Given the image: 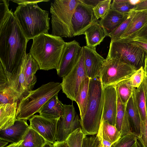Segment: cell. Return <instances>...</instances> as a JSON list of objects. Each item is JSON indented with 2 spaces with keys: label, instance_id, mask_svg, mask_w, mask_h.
Masks as SVG:
<instances>
[{
  "label": "cell",
  "instance_id": "40",
  "mask_svg": "<svg viewBox=\"0 0 147 147\" xmlns=\"http://www.w3.org/2000/svg\"><path fill=\"white\" fill-rule=\"evenodd\" d=\"M134 39H139L147 41V22L129 40L126 42H129Z\"/></svg>",
  "mask_w": 147,
  "mask_h": 147
},
{
  "label": "cell",
  "instance_id": "51",
  "mask_svg": "<svg viewBox=\"0 0 147 147\" xmlns=\"http://www.w3.org/2000/svg\"><path fill=\"white\" fill-rule=\"evenodd\" d=\"M9 142L0 139V147H5Z\"/></svg>",
  "mask_w": 147,
  "mask_h": 147
},
{
  "label": "cell",
  "instance_id": "10",
  "mask_svg": "<svg viewBox=\"0 0 147 147\" xmlns=\"http://www.w3.org/2000/svg\"><path fill=\"white\" fill-rule=\"evenodd\" d=\"M78 128H81L80 119L73 105H63L62 115L57 123L56 141H65L70 134Z\"/></svg>",
  "mask_w": 147,
  "mask_h": 147
},
{
  "label": "cell",
  "instance_id": "2",
  "mask_svg": "<svg viewBox=\"0 0 147 147\" xmlns=\"http://www.w3.org/2000/svg\"><path fill=\"white\" fill-rule=\"evenodd\" d=\"M32 40L29 53L40 69L58 70L66 42L62 37L49 33L42 34Z\"/></svg>",
  "mask_w": 147,
  "mask_h": 147
},
{
  "label": "cell",
  "instance_id": "14",
  "mask_svg": "<svg viewBox=\"0 0 147 147\" xmlns=\"http://www.w3.org/2000/svg\"><path fill=\"white\" fill-rule=\"evenodd\" d=\"M0 83L13 89L23 98L29 93L26 88L22 65L16 72L11 74L6 71L0 63Z\"/></svg>",
  "mask_w": 147,
  "mask_h": 147
},
{
  "label": "cell",
  "instance_id": "50",
  "mask_svg": "<svg viewBox=\"0 0 147 147\" xmlns=\"http://www.w3.org/2000/svg\"><path fill=\"white\" fill-rule=\"evenodd\" d=\"M142 83L145 91L147 92V76L145 75Z\"/></svg>",
  "mask_w": 147,
  "mask_h": 147
},
{
  "label": "cell",
  "instance_id": "37",
  "mask_svg": "<svg viewBox=\"0 0 147 147\" xmlns=\"http://www.w3.org/2000/svg\"><path fill=\"white\" fill-rule=\"evenodd\" d=\"M144 74L143 67H142L137 70L131 76L127 79L128 84L132 86L137 88L142 83Z\"/></svg>",
  "mask_w": 147,
  "mask_h": 147
},
{
  "label": "cell",
  "instance_id": "31",
  "mask_svg": "<svg viewBox=\"0 0 147 147\" xmlns=\"http://www.w3.org/2000/svg\"><path fill=\"white\" fill-rule=\"evenodd\" d=\"M127 79L121 81L115 86L117 94L122 102L126 105L136 89L128 84Z\"/></svg>",
  "mask_w": 147,
  "mask_h": 147
},
{
  "label": "cell",
  "instance_id": "39",
  "mask_svg": "<svg viewBox=\"0 0 147 147\" xmlns=\"http://www.w3.org/2000/svg\"><path fill=\"white\" fill-rule=\"evenodd\" d=\"M143 147H147V117L144 121L141 123L140 136L138 138Z\"/></svg>",
  "mask_w": 147,
  "mask_h": 147
},
{
  "label": "cell",
  "instance_id": "11",
  "mask_svg": "<svg viewBox=\"0 0 147 147\" xmlns=\"http://www.w3.org/2000/svg\"><path fill=\"white\" fill-rule=\"evenodd\" d=\"M79 0L71 19L73 36L83 34L85 31L97 19L94 13L93 8Z\"/></svg>",
  "mask_w": 147,
  "mask_h": 147
},
{
  "label": "cell",
  "instance_id": "53",
  "mask_svg": "<svg viewBox=\"0 0 147 147\" xmlns=\"http://www.w3.org/2000/svg\"><path fill=\"white\" fill-rule=\"evenodd\" d=\"M145 96H146V115L147 117V92H146L145 90Z\"/></svg>",
  "mask_w": 147,
  "mask_h": 147
},
{
  "label": "cell",
  "instance_id": "21",
  "mask_svg": "<svg viewBox=\"0 0 147 147\" xmlns=\"http://www.w3.org/2000/svg\"><path fill=\"white\" fill-rule=\"evenodd\" d=\"M127 28L117 40L126 42L147 22V10L135 11Z\"/></svg>",
  "mask_w": 147,
  "mask_h": 147
},
{
  "label": "cell",
  "instance_id": "33",
  "mask_svg": "<svg viewBox=\"0 0 147 147\" xmlns=\"http://www.w3.org/2000/svg\"><path fill=\"white\" fill-rule=\"evenodd\" d=\"M134 10L132 9L125 20L109 35L111 40L119 39L127 28L134 15Z\"/></svg>",
  "mask_w": 147,
  "mask_h": 147
},
{
  "label": "cell",
  "instance_id": "29",
  "mask_svg": "<svg viewBox=\"0 0 147 147\" xmlns=\"http://www.w3.org/2000/svg\"><path fill=\"white\" fill-rule=\"evenodd\" d=\"M133 96L134 104L139 113L141 120L144 121L146 119V115L145 92L142 83L136 89Z\"/></svg>",
  "mask_w": 147,
  "mask_h": 147
},
{
  "label": "cell",
  "instance_id": "3",
  "mask_svg": "<svg viewBox=\"0 0 147 147\" xmlns=\"http://www.w3.org/2000/svg\"><path fill=\"white\" fill-rule=\"evenodd\" d=\"M21 28L29 40L49 29V12L40 7L37 3L19 5L13 13Z\"/></svg>",
  "mask_w": 147,
  "mask_h": 147
},
{
  "label": "cell",
  "instance_id": "20",
  "mask_svg": "<svg viewBox=\"0 0 147 147\" xmlns=\"http://www.w3.org/2000/svg\"><path fill=\"white\" fill-rule=\"evenodd\" d=\"M58 94L52 97L41 108L39 115L47 119H58L62 114L63 104L58 98Z\"/></svg>",
  "mask_w": 147,
  "mask_h": 147
},
{
  "label": "cell",
  "instance_id": "28",
  "mask_svg": "<svg viewBox=\"0 0 147 147\" xmlns=\"http://www.w3.org/2000/svg\"><path fill=\"white\" fill-rule=\"evenodd\" d=\"M19 147H42L46 141L34 130L29 127Z\"/></svg>",
  "mask_w": 147,
  "mask_h": 147
},
{
  "label": "cell",
  "instance_id": "6",
  "mask_svg": "<svg viewBox=\"0 0 147 147\" xmlns=\"http://www.w3.org/2000/svg\"><path fill=\"white\" fill-rule=\"evenodd\" d=\"M79 0H55L51 3V34L65 38L73 37L71 21Z\"/></svg>",
  "mask_w": 147,
  "mask_h": 147
},
{
  "label": "cell",
  "instance_id": "27",
  "mask_svg": "<svg viewBox=\"0 0 147 147\" xmlns=\"http://www.w3.org/2000/svg\"><path fill=\"white\" fill-rule=\"evenodd\" d=\"M90 79L87 76L83 80L75 101L79 109L80 119L84 115L88 102Z\"/></svg>",
  "mask_w": 147,
  "mask_h": 147
},
{
  "label": "cell",
  "instance_id": "49",
  "mask_svg": "<svg viewBox=\"0 0 147 147\" xmlns=\"http://www.w3.org/2000/svg\"><path fill=\"white\" fill-rule=\"evenodd\" d=\"M142 0H128L129 4L131 5L135 6L141 2Z\"/></svg>",
  "mask_w": 147,
  "mask_h": 147
},
{
  "label": "cell",
  "instance_id": "9",
  "mask_svg": "<svg viewBox=\"0 0 147 147\" xmlns=\"http://www.w3.org/2000/svg\"><path fill=\"white\" fill-rule=\"evenodd\" d=\"M82 48L78 62L71 71L62 78L61 83L63 92L72 101H75L81 84L87 76L84 66L82 47Z\"/></svg>",
  "mask_w": 147,
  "mask_h": 147
},
{
  "label": "cell",
  "instance_id": "15",
  "mask_svg": "<svg viewBox=\"0 0 147 147\" xmlns=\"http://www.w3.org/2000/svg\"><path fill=\"white\" fill-rule=\"evenodd\" d=\"M104 101L101 121L115 126L117 94L115 86L104 88Z\"/></svg>",
  "mask_w": 147,
  "mask_h": 147
},
{
  "label": "cell",
  "instance_id": "35",
  "mask_svg": "<svg viewBox=\"0 0 147 147\" xmlns=\"http://www.w3.org/2000/svg\"><path fill=\"white\" fill-rule=\"evenodd\" d=\"M134 7L129 4L128 0H114L110 9L123 14H128Z\"/></svg>",
  "mask_w": 147,
  "mask_h": 147
},
{
  "label": "cell",
  "instance_id": "1",
  "mask_svg": "<svg viewBox=\"0 0 147 147\" xmlns=\"http://www.w3.org/2000/svg\"><path fill=\"white\" fill-rule=\"evenodd\" d=\"M9 5L0 13V61L6 71L16 72L21 66L26 54L29 41L15 18Z\"/></svg>",
  "mask_w": 147,
  "mask_h": 147
},
{
  "label": "cell",
  "instance_id": "48",
  "mask_svg": "<svg viewBox=\"0 0 147 147\" xmlns=\"http://www.w3.org/2000/svg\"><path fill=\"white\" fill-rule=\"evenodd\" d=\"M143 70L144 75L147 76V55L145 57L144 64L143 67Z\"/></svg>",
  "mask_w": 147,
  "mask_h": 147
},
{
  "label": "cell",
  "instance_id": "30",
  "mask_svg": "<svg viewBox=\"0 0 147 147\" xmlns=\"http://www.w3.org/2000/svg\"><path fill=\"white\" fill-rule=\"evenodd\" d=\"M22 98L21 95L14 90L0 83V104L16 102L18 104Z\"/></svg>",
  "mask_w": 147,
  "mask_h": 147
},
{
  "label": "cell",
  "instance_id": "26",
  "mask_svg": "<svg viewBox=\"0 0 147 147\" xmlns=\"http://www.w3.org/2000/svg\"><path fill=\"white\" fill-rule=\"evenodd\" d=\"M96 135L100 140L103 139L112 144L116 142L121 137V133L115 126L104 121H101Z\"/></svg>",
  "mask_w": 147,
  "mask_h": 147
},
{
  "label": "cell",
  "instance_id": "46",
  "mask_svg": "<svg viewBox=\"0 0 147 147\" xmlns=\"http://www.w3.org/2000/svg\"><path fill=\"white\" fill-rule=\"evenodd\" d=\"M101 142L102 147H111L112 144L109 141L103 139L100 140Z\"/></svg>",
  "mask_w": 147,
  "mask_h": 147
},
{
  "label": "cell",
  "instance_id": "25",
  "mask_svg": "<svg viewBox=\"0 0 147 147\" xmlns=\"http://www.w3.org/2000/svg\"><path fill=\"white\" fill-rule=\"evenodd\" d=\"M126 106L122 102L117 95L115 126L121 133V136L128 134H131L130 130Z\"/></svg>",
  "mask_w": 147,
  "mask_h": 147
},
{
  "label": "cell",
  "instance_id": "12",
  "mask_svg": "<svg viewBox=\"0 0 147 147\" xmlns=\"http://www.w3.org/2000/svg\"><path fill=\"white\" fill-rule=\"evenodd\" d=\"M82 48L75 40L66 42L59 68L57 70L59 77L63 78L71 71L79 59Z\"/></svg>",
  "mask_w": 147,
  "mask_h": 147
},
{
  "label": "cell",
  "instance_id": "13",
  "mask_svg": "<svg viewBox=\"0 0 147 147\" xmlns=\"http://www.w3.org/2000/svg\"><path fill=\"white\" fill-rule=\"evenodd\" d=\"M58 119H50L40 115H34L29 119V126L46 142L53 144L56 141L57 126Z\"/></svg>",
  "mask_w": 147,
  "mask_h": 147
},
{
  "label": "cell",
  "instance_id": "19",
  "mask_svg": "<svg viewBox=\"0 0 147 147\" xmlns=\"http://www.w3.org/2000/svg\"><path fill=\"white\" fill-rule=\"evenodd\" d=\"M86 46L96 47L100 44L104 38L108 36L98 19L95 20L84 32Z\"/></svg>",
  "mask_w": 147,
  "mask_h": 147
},
{
  "label": "cell",
  "instance_id": "17",
  "mask_svg": "<svg viewBox=\"0 0 147 147\" xmlns=\"http://www.w3.org/2000/svg\"><path fill=\"white\" fill-rule=\"evenodd\" d=\"M29 127L26 120L16 119L12 126L0 130V139L11 143L18 142L23 140Z\"/></svg>",
  "mask_w": 147,
  "mask_h": 147
},
{
  "label": "cell",
  "instance_id": "32",
  "mask_svg": "<svg viewBox=\"0 0 147 147\" xmlns=\"http://www.w3.org/2000/svg\"><path fill=\"white\" fill-rule=\"evenodd\" d=\"M111 147H143L138 138L132 134L121 136Z\"/></svg>",
  "mask_w": 147,
  "mask_h": 147
},
{
  "label": "cell",
  "instance_id": "38",
  "mask_svg": "<svg viewBox=\"0 0 147 147\" xmlns=\"http://www.w3.org/2000/svg\"><path fill=\"white\" fill-rule=\"evenodd\" d=\"M82 147H102L101 142L96 135L88 136L83 139Z\"/></svg>",
  "mask_w": 147,
  "mask_h": 147
},
{
  "label": "cell",
  "instance_id": "42",
  "mask_svg": "<svg viewBox=\"0 0 147 147\" xmlns=\"http://www.w3.org/2000/svg\"><path fill=\"white\" fill-rule=\"evenodd\" d=\"M13 2L16 3L19 5L29 4L32 3H38L42 2H48L49 0H11Z\"/></svg>",
  "mask_w": 147,
  "mask_h": 147
},
{
  "label": "cell",
  "instance_id": "4",
  "mask_svg": "<svg viewBox=\"0 0 147 147\" xmlns=\"http://www.w3.org/2000/svg\"><path fill=\"white\" fill-rule=\"evenodd\" d=\"M88 102L80 119L81 129L86 136L97 134L102 119L104 101V88L99 78L90 79Z\"/></svg>",
  "mask_w": 147,
  "mask_h": 147
},
{
  "label": "cell",
  "instance_id": "43",
  "mask_svg": "<svg viewBox=\"0 0 147 147\" xmlns=\"http://www.w3.org/2000/svg\"><path fill=\"white\" fill-rule=\"evenodd\" d=\"M133 9L135 11L147 10V0H142L141 2L134 6Z\"/></svg>",
  "mask_w": 147,
  "mask_h": 147
},
{
  "label": "cell",
  "instance_id": "34",
  "mask_svg": "<svg viewBox=\"0 0 147 147\" xmlns=\"http://www.w3.org/2000/svg\"><path fill=\"white\" fill-rule=\"evenodd\" d=\"M85 136L81 128H78L70 134L65 141L68 147H82Z\"/></svg>",
  "mask_w": 147,
  "mask_h": 147
},
{
  "label": "cell",
  "instance_id": "24",
  "mask_svg": "<svg viewBox=\"0 0 147 147\" xmlns=\"http://www.w3.org/2000/svg\"><path fill=\"white\" fill-rule=\"evenodd\" d=\"M128 14H123L110 9L105 16L101 19L100 23L108 36L125 20Z\"/></svg>",
  "mask_w": 147,
  "mask_h": 147
},
{
  "label": "cell",
  "instance_id": "23",
  "mask_svg": "<svg viewBox=\"0 0 147 147\" xmlns=\"http://www.w3.org/2000/svg\"><path fill=\"white\" fill-rule=\"evenodd\" d=\"M18 103L0 104V130L13 125L16 119Z\"/></svg>",
  "mask_w": 147,
  "mask_h": 147
},
{
  "label": "cell",
  "instance_id": "22",
  "mask_svg": "<svg viewBox=\"0 0 147 147\" xmlns=\"http://www.w3.org/2000/svg\"><path fill=\"white\" fill-rule=\"evenodd\" d=\"M126 108L131 134L139 138L141 133L142 120L139 113L134 104L133 94L127 102Z\"/></svg>",
  "mask_w": 147,
  "mask_h": 147
},
{
  "label": "cell",
  "instance_id": "16",
  "mask_svg": "<svg viewBox=\"0 0 147 147\" xmlns=\"http://www.w3.org/2000/svg\"><path fill=\"white\" fill-rule=\"evenodd\" d=\"M84 64L87 76L90 79L100 78V69L105 60L96 52V47H82Z\"/></svg>",
  "mask_w": 147,
  "mask_h": 147
},
{
  "label": "cell",
  "instance_id": "7",
  "mask_svg": "<svg viewBox=\"0 0 147 147\" xmlns=\"http://www.w3.org/2000/svg\"><path fill=\"white\" fill-rule=\"evenodd\" d=\"M137 70L118 59L106 58L101 68L100 78L104 88L128 79Z\"/></svg>",
  "mask_w": 147,
  "mask_h": 147
},
{
  "label": "cell",
  "instance_id": "36",
  "mask_svg": "<svg viewBox=\"0 0 147 147\" xmlns=\"http://www.w3.org/2000/svg\"><path fill=\"white\" fill-rule=\"evenodd\" d=\"M111 0H101L93 9L94 13L97 19L104 18L110 9Z\"/></svg>",
  "mask_w": 147,
  "mask_h": 147
},
{
  "label": "cell",
  "instance_id": "45",
  "mask_svg": "<svg viewBox=\"0 0 147 147\" xmlns=\"http://www.w3.org/2000/svg\"><path fill=\"white\" fill-rule=\"evenodd\" d=\"M53 144V147H68L65 141L62 142L56 141Z\"/></svg>",
  "mask_w": 147,
  "mask_h": 147
},
{
  "label": "cell",
  "instance_id": "5",
  "mask_svg": "<svg viewBox=\"0 0 147 147\" xmlns=\"http://www.w3.org/2000/svg\"><path fill=\"white\" fill-rule=\"evenodd\" d=\"M61 89V83L51 82L30 92L18 104L16 119L29 120Z\"/></svg>",
  "mask_w": 147,
  "mask_h": 147
},
{
  "label": "cell",
  "instance_id": "41",
  "mask_svg": "<svg viewBox=\"0 0 147 147\" xmlns=\"http://www.w3.org/2000/svg\"><path fill=\"white\" fill-rule=\"evenodd\" d=\"M128 42L131 43L141 49L145 52L147 55V41L139 39H134Z\"/></svg>",
  "mask_w": 147,
  "mask_h": 147
},
{
  "label": "cell",
  "instance_id": "44",
  "mask_svg": "<svg viewBox=\"0 0 147 147\" xmlns=\"http://www.w3.org/2000/svg\"><path fill=\"white\" fill-rule=\"evenodd\" d=\"M80 1L93 8L101 1L95 0H79Z\"/></svg>",
  "mask_w": 147,
  "mask_h": 147
},
{
  "label": "cell",
  "instance_id": "52",
  "mask_svg": "<svg viewBox=\"0 0 147 147\" xmlns=\"http://www.w3.org/2000/svg\"><path fill=\"white\" fill-rule=\"evenodd\" d=\"M42 147H53V146L51 143L46 142Z\"/></svg>",
  "mask_w": 147,
  "mask_h": 147
},
{
  "label": "cell",
  "instance_id": "8",
  "mask_svg": "<svg viewBox=\"0 0 147 147\" xmlns=\"http://www.w3.org/2000/svg\"><path fill=\"white\" fill-rule=\"evenodd\" d=\"M145 52L129 42L111 40L106 58H116L128 63L137 70L144 67Z\"/></svg>",
  "mask_w": 147,
  "mask_h": 147
},
{
  "label": "cell",
  "instance_id": "18",
  "mask_svg": "<svg viewBox=\"0 0 147 147\" xmlns=\"http://www.w3.org/2000/svg\"><path fill=\"white\" fill-rule=\"evenodd\" d=\"M22 65L26 88L29 93L36 82L35 74L40 68L37 62L29 53L26 54Z\"/></svg>",
  "mask_w": 147,
  "mask_h": 147
},
{
  "label": "cell",
  "instance_id": "47",
  "mask_svg": "<svg viewBox=\"0 0 147 147\" xmlns=\"http://www.w3.org/2000/svg\"><path fill=\"white\" fill-rule=\"evenodd\" d=\"M23 142V140L17 143H11L5 147H19Z\"/></svg>",
  "mask_w": 147,
  "mask_h": 147
}]
</instances>
